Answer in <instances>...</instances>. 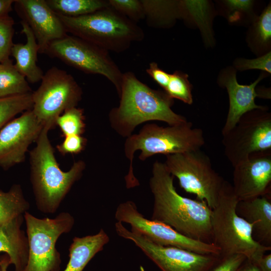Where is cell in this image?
Instances as JSON below:
<instances>
[{
    "instance_id": "17",
    "label": "cell",
    "mask_w": 271,
    "mask_h": 271,
    "mask_svg": "<svg viewBox=\"0 0 271 271\" xmlns=\"http://www.w3.org/2000/svg\"><path fill=\"white\" fill-rule=\"evenodd\" d=\"M265 75V74L261 73L253 83L249 85H242L237 81L236 70L234 68H227L221 71L218 83L226 89L229 97V109L221 131L222 135L231 130L240 118L246 112L256 109L267 108L265 106L257 105L255 103L256 97L265 98L256 89L257 85Z\"/></svg>"
},
{
    "instance_id": "4",
    "label": "cell",
    "mask_w": 271,
    "mask_h": 271,
    "mask_svg": "<svg viewBox=\"0 0 271 271\" xmlns=\"http://www.w3.org/2000/svg\"><path fill=\"white\" fill-rule=\"evenodd\" d=\"M203 131L193 126L192 122L184 123L167 126L156 123H147L138 133L126 138L124 145V153L129 161V170L125 180L128 188L139 185L133 173V159L137 151H141V161L157 154L166 156L201 150L205 145Z\"/></svg>"
},
{
    "instance_id": "16",
    "label": "cell",
    "mask_w": 271,
    "mask_h": 271,
    "mask_svg": "<svg viewBox=\"0 0 271 271\" xmlns=\"http://www.w3.org/2000/svg\"><path fill=\"white\" fill-rule=\"evenodd\" d=\"M14 3L18 15L34 33L39 53L44 54L52 42L67 34L61 20L46 0H16Z\"/></svg>"
},
{
    "instance_id": "30",
    "label": "cell",
    "mask_w": 271,
    "mask_h": 271,
    "mask_svg": "<svg viewBox=\"0 0 271 271\" xmlns=\"http://www.w3.org/2000/svg\"><path fill=\"white\" fill-rule=\"evenodd\" d=\"M108 2L115 11L136 23L145 18L141 0H108Z\"/></svg>"
},
{
    "instance_id": "22",
    "label": "cell",
    "mask_w": 271,
    "mask_h": 271,
    "mask_svg": "<svg viewBox=\"0 0 271 271\" xmlns=\"http://www.w3.org/2000/svg\"><path fill=\"white\" fill-rule=\"evenodd\" d=\"M146 23L153 28H168L181 17L180 1L141 0Z\"/></svg>"
},
{
    "instance_id": "6",
    "label": "cell",
    "mask_w": 271,
    "mask_h": 271,
    "mask_svg": "<svg viewBox=\"0 0 271 271\" xmlns=\"http://www.w3.org/2000/svg\"><path fill=\"white\" fill-rule=\"evenodd\" d=\"M239 201L232 185L225 181L216 206L212 209V243L220 255L241 254L255 263L271 247L261 245L252 236V225L239 216L236 211Z\"/></svg>"
},
{
    "instance_id": "1",
    "label": "cell",
    "mask_w": 271,
    "mask_h": 271,
    "mask_svg": "<svg viewBox=\"0 0 271 271\" xmlns=\"http://www.w3.org/2000/svg\"><path fill=\"white\" fill-rule=\"evenodd\" d=\"M174 179L164 163H154L149 182L154 197L151 219L166 224L191 238L212 243V209L205 201L179 194Z\"/></svg>"
},
{
    "instance_id": "9",
    "label": "cell",
    "mask_w": 271,
    "mask_h": 271,
    "mask_svg": "<svg viewBox=\"0 0 271 271\" xmlns=\"http://www.w3.org/2000/svg\"><path fill=\"white\" fill-rule=\"evenodd\" d=\"M44 54L57 58L86 74L105 77L114 85L119 94L123 73L108 51L79 38L67 34L52 42Z\"/></svg>"
},
{
    "instance_id": "10",
    "label": "cell",
    "mask_w": 271,
    "mask_h": 271,
    "mask_svg": "<svg viewBox=\"0 0 271 271\" xmlns=\"http://www.w3.org/2000/svg\"><path fill=\"white\" fill-rule=\"evenodd\" d=\"M82 88L66 71L52 67L44 74L39 88L32 92V110L38 121L49 130L65 110L77 107Z\"/></svg>"
},
{
    "instance_id": "32",
    "label": "cell",
    "mask_w": 271,
    "mask_h": 271,
    "mask_svg": "<svg viewBox=\"0 0 271 271\" xmlns=\"http://www.w3.org/2000/svg\"><path fill=\"white\" fill-rule=\"evenodd\" d=\"M234 69L240 71L251 69H259L271 74V52L252 59H236L234 62Z\"/></svg>"
},
{
    "instance_id": "11",
    "label": "cell",
    "mask_w": 271,
    "mask_h": 271,
    "mask_svg": "<svg viewBox=\"0 0 271 271\" xmlns=\"http://www.w3.org/2000/svg\"><path fill=\"white\" fill-rule=\"evenodd\" d=\"M267 110L256 109L246 112L222 135L224 152L233 167L252 154L271 150V113Z\"/></svg>"
},
{
    "instance_id": "13",
    "label": "cell",
    "mask_w": 271,
    "mask_h": 271,
    "mask_svg": "<svg viewBox=\"0 0 271 271\" xmlns=\"http://www.w3.org/2000/svg\"><path fill=\"white\" fill-rule=\"evenodd\" d=\"M115 230L118 236L133 242L162 271H208L219 256L157 244L120 222L115 223Z\"/></svg>"
},
{
    "instance_id": "5",
    "label": "cell",
    "mask_w": 271,
    "mask_h": 271,
    "mask_svg": "<svg viewBox=\"0 0 271 271\" xmlns=\"http://www.w3.org/2000/svg\"><path fill=\"white\" fill-rule=\"evenodd\" d=\"M57 15L67 34L108 52H122L132 43L142 41L145 38L143 30L137 23L110 6L78 17Z\"/></svg>"
},
{
    "instance_id": "24",
    "label": "cell",
    "mask_w": 271,
    "mask_h": 271,
    "mask_svg": "<svg viewBox=\"0 0 271 271\" xmlns=\"http://www.w3.org/2000/svg\"><path fill=\"white\" fill-rule=\"evenodd\" d=\"M57 14L68 17L84 16L109 6L108 0H46Z\"/></svg>"
},
{
    "instance_id": "15",
    "label": "cell",
    "mask_w": 271,
    "mask_h": 271,
    "mask_svg": "<svg viewBox=\"0 0 271 271\" xmlns=\"http://www.w3.org/2000/svg\"><path fill=\"white\" fill-rule=\"evenodd\" d=\"M232 187L238 201L271 195V150L252 154L233 167Z\"/></svg>"
},
{
    "instance_id": "14",
    "label": "cell",
    "mask_w": 271,
    "mask_h": 271,
    "mask_svg": "<svg viewBox=\"0 0 271 271\" xmlns=\"http://www.w3.org/2000/svg\"><path fill=\"white\" fill-rule=\"evenodd\" d=\"M43 128L32 109L6 124L0 130V166L7 170L23 162Z\"/></svg>"
},
{
    "instance_id": "26",
    "label": "cell",
    "mask_w": 271,
    "mask_h": 271,
    "mask_svg": "<svg viewBox=\"0 0 271 271\" xmlns=\"http://www.w3.org/2000/svg\"><path fill=\"white\" fill-rule=\"evenodd\" d=\"M32 92L0 97V130L17 114L32 109Z\"/></svg>"
},
{
    "instance_id": "38",
    "label": "cell",
    "mask_w": 271,
    "mask_h": 271,
    "mask_svg": "<svg viewBox=\"0 0 271 271\" xmlns=\"http://www.w3.org/2000/svg\"><path fill=\"white\" fill-rule=\"evenodd\" d=\"M15 1L0 0V17L9 15L12 10V5Z\"/></svg>"
},
{
    "instance_id": "35",
    "label": "cell",
    "mask_w": 271,
    "mask_h": 271,
    "mask_svg": "<svg viewBox=\"0 0 271 271\" xmlns=\"http://www.w3.org/2000/svg\"><path fill=\"white\" fill-rule=\"evenodd\" d=\"M225 4L229 11L228 19L230 22H235L243 13L249 12L253 6V1L246 0L225 1Z\"/></svg>"
},
{
    "instance_id": "31",
    "label": "cell",
    "mask_w": 271,
    "mask_h": 271,
    "mask_svg": "<svg viewBox=\"0 0 271 271\" xmlns=\"http://www.w3.org/2000/svg\"><path fill=\"white\" fill-rule=\"evenodd\" d=\"M14 21L9 15L0 17V63L9 59L14 44Z\"/></svg>"
},
{
    "instance_id": "3",
    "label": "cell",
    "mask_w": 271,
    "mask_h": 271,
    "mask_svg": "<svg viewBox=\"0 0 271 271\" xmlns=\"http://www.w3.org/2000/svg\"><path fill=\"white\" fill-rule=\"evenodd\" d=\"M48 131L43 128L36 147L30 152V180L37 209L44 213L53 214L82 177L86 164L79 160L69 171H62L55 158Z\"/></svg>"
},
{
    "instance_id": "37",
    "label": "cell",
    "mask_w": 271,
    "mask_h": 271,
    "mask_svg": "<svg viewBox=\"0 0 271 271\" xmlns=\"http://www.w3.org/2000/svg\"><path fill=\"white\" fill-rule=\"evenodd\" d=\"M255 263L261 271H271V254H263Z\"/></svg>"
},
{
    "instance_id": "28",
    "label": "cell",
    "mask_w": 271,
    "mask_h": 271,
    "mask_svg": "<svg viewBox=\"0 0 271 271\" xmlns=\"http://www.w3.org/2000/svg\"><path fill=\"white\" fill-rule=\"evenodd\" d=\"M188 75L180 71L171 74L169 82L164 91L172 98L177 99L188 104L193 103L192 85Z\"/></svg>"
},
{
    "instance_id": "7",
    "label": "cell",
    "mask_w": 271,
    "mask_h": 271,
    "mask_svg": "<svg viewBox=\"0 0 271 271\" xmlns=\"http://www.w3.org/2000/svg\"><path fill=\"white\" fill-rule=\"evenodd\" d=\"M24 217L29 254L23 271H59L61 259L56 242L62 234L72 230L74 217L66 212H61L54 218H39L28 212Z\"/></svg>"
},
{
    "instance_id": "12",
    "label": "cell",
    "mask_w": 271,
    "mask_h": 271,
    "mask_svg": "<svg viewBox=\"0 0 271 271\" xmlns=\"http://www.w3.org/2000/svg\"><path fill=\"white\" fill-rule=\"evenodd\" d=\"M115 218L117 222L128 224L131 231L146 237L157 244L178 247L200 254L220 255L219 249L212 243L191 238L166 224L146 218L132 201L128 200L118 205Z\"/></svg>"
},
{
    "instance_id": "34",
    "label": "cell",
    "mask_w": 271,
    "mask_h": 271,
    "mask_svg": "<svg viewBox=\"0 0 271 271\" xmlns=\"http://www.w3.org/2000/svg\"><path fill=\"white\" fill-rule=\"evenodd\" d=\"M87 144V139L81 135H70L65 137L63 141L56 146L62 155L77 154L81 152Z\"/></svg>"
},
{
    "instance_id": "39",
    "label": "cell",
    "mask_w": 271,
    "mask_h": 271,
    "mask_svg": "<svg viewBox=\"0 0 271 271\" xmlns=\"http://www.w3.org/2000/svg\"><path fill=\"white\" fill-rule=\"evenodd\" d=\"M237 271H261V270L254 262L246 259Z\"/></svg>"
},
{
    "instance_id": "23",
    "label": "cell",
    "mask_w": 271,
    "mask_h": 271,
    "mask_svg": "<svg viewBox=\"0 0 271 271\" xmlns=\"http://www.w3.org/2000/svg\"><path fill=\"white\" fill-rule=\"evenodd\" d=\"M29 208L20 185H13L7 192L0 189V225L24 215Z\"/></svg>"
},
{
    "instance_id": "21",
    "label": "cell",
    "mask_w": 271,
    "mask_h": 271,
    "mask_svg": "<svg viewBox=\"0 0 271 271\" xmlns=\"http://www.w3.org/2000/svg\"><path fill=\"white\" fill-rule=\"evenodd\" d=\"M109 241V237L103 229L94 235L74 237L69 248V259L63 271H83L91 259Z\"/></svg>"
},
{
    "instance_id": "41",
    "label": "cell",
    "mask_w": 271,
    "mask_h": 271,
    "mask_svg": "<svg viewBox=\"0 0 271 271\" xmlns=\"http://www.w3.org/2000/svg\"><path fill=\"white\" fill-rule=\"evenodd\" d=\"M0 271H2V268H1V266H0Z\"/></svg>"
},
{
    "instance_id": "8",
    "label": "cell",
    "mask_w": 271,
    "mask_h": 271,
    "mask_svg": "<svg viewBox=\"0 0 271 271\" xmlns=\"http://www.w3.org/2000/svg\"><path fill=\"white\" fill-rule=\"evenodd\" d=\"M164 164L186 192L213 209L225 180L213 168L209 157L201 150L166 156Z\"/></svg>"
},
{
    "instance_id": "2",
    "label": "cell",
    "mask_w": 271,
    "mask_h": 271,
    "mask_svg": "<svg viewBox=\"0 0 271 271\" xmlns=\"http://www.w3.org/2000/svg\"><path fill=\"white\" fill-rule=\"evenodd\" d=\"M118 106L108 114L111 128L119 136L127 138L140 124L149 121H163L169 125L187 121L175 113L174 99L164 90H156L139 80L130 71L123 73Z\"/></svg>"
},
{
    "instance_id": "25",
    "label": "cell",
    "mask_w": 271,
    "mask_h": 271,
    "mask_svg": "<svg viewBox=\"0 0 271 271\" xmlns=\"http://www.w3.org/2000/svg\"><path fill=\"white\" fill-rule=\"evenodd\" d=\"M31 92L26 78L17 70L11 60L0 63V97Z\"/></svg>"
},
{
    "instance_id": "40",
    "label": "cell",
    "mask_w": 271,
    "mask_h": 271,
    "mask_svg": "<svg viewBox=\"0 0 271 271\" xmlns=\"http://www.w3.org/2000/svg\"><path fill=\"white\" fill-rule=\"evenodd\" d=\"M10 264V259L7 254H4L0 257V266L2 271H7L8 267Z\"/></svg>"
},
{
    "instance_id": "33",
    "label": "cell",
    "mask_w": 271,
    "mask_h": 271,
    "mask_svg": "<svg viewBox=\"0 0 271 271\" xmlns=\"http://www.w3.org/2000/svg\"><path fill=\"white\" fill-rule=\"evenodd\" d=\"M246 259L247 257L241 254L219 255L208 271H237Z\"/></svg>"
},
{
    "instance_id": "29",
    "label": "cell",
    "mask_w": 271,
    "mask_h": 271,
    "mask_svg": "<svg viewBox=\"0 0 271 271\" xmlns=\"http://www.w3.org/2000/svg\"><path fill=\"white\" fill-rule=\"evenodd\" d=\"M253 40L257 45L267 48L271 42V6L269 4L255 20L253 26Z\"/></svg>"
},
{
    "instance_id": "27",
    "label": "cell",
    "mask_w": 271,
    "mask_h": 271,
    "mask_svg": "<svg viewBox=\"0 0 271 271\" xmlns=\"http://www.w3.org/2000/svg\"><path fill=\"white\" fill-rule=\"evenodd\" d=\"M56 125L60 127L64 137L81 135L86 126L83 109L77 107L66 109L57 118Z\"/></svg>"
},
{
    "instance_id": "20",
    "label": "cell",
    "mask_w": 271,
    "mask_h": 271,
    "mask_svg": "<svg viewBox=\"0 0 271 271\" xmlns=\"http://www.w3.org/2000/svg\"><path fill=\"white\" fill-rule=\"evenodd\" d=\"M22 33L26 36L25 44H14L11 55L16 59L14 65L17 70L32 83L42 80L44 73L37 65V54L39 47L32 30L28 24L21 21Z\"/></svg>"
},
{
    "instance_id": "18",
    "label": "cell",
    "mask_w": 271,
    "mask_h": 271,
    "mask_svg": "<svg viewBox=\"0 0 271 271\" xmlns=\"http://www.w3.org/2000/svg\"><path fill=\"white\" fill-rule=\"evenodd\" d=\"M237 214L252 225V236L262 245L271 247V195L239 201Z\"/></svg>"
},
{
    "instance_id": "19",
    "label": "cell",
    "mask_w": 271,
    "mask_h": 271,
    "mask_svg": "<svg viewBox=\"0 0 271 271\" xmlns=\"http://www.w3.org/2000/svg\"><path fill=\"white\" fill-rule=\"evenodd\" d=\"M24 220L21 215L0 225V252H5L15 266V271H23L27 263L29 245L27 234L21 229Z\"/></svg>"
},
{
    "instance_id": "36",
    "label": "cell",
    "mask_w": 271,
    "mask_h": 271,
    "mask_svg": "<svg viewBox=\"0 0 271 271\" xmlns=\"http://www.w3.org/2000/svg\"><path fill=\"white\" fill-rule=\"evenodd\" d=\"M147 74L164 90L169 82L171 74L161 69L156 62L150 63L146 69Z\"/></svg>"
}]
</instances>
